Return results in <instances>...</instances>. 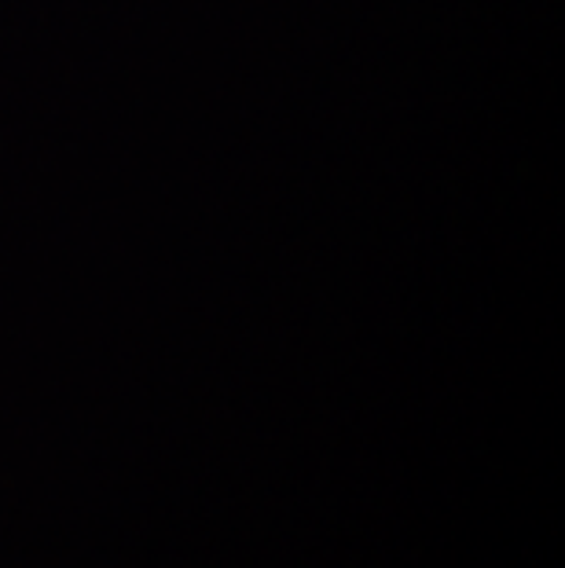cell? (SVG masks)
Returning <instances> with one entry per match:
<instances>
[]
</instances>
